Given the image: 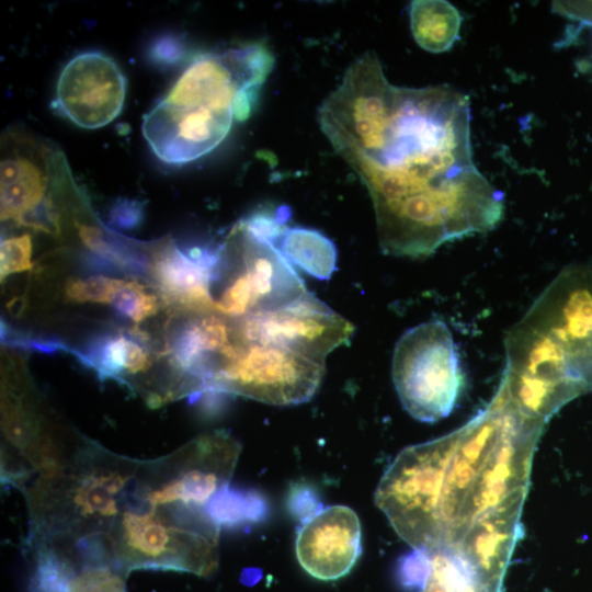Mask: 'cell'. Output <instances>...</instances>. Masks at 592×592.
I'll return each mask as SVG.
<instances>
[{
  "label": "cell",
  "instance_id": "cell-1",
  "mask_svg": "<svg viewBox=\"0 0 592 592\" xmlns=\"http://www.w3.org/2000/svg\"><path fill=\"white\" fill-rule=\"evenodd\" d=\"M318 121L369 193L385 254L426 257L500 223L503 195L474 162L465 94L394 86L366 52L322 102Z\"/></svg>",
  "mask_w": 592,
  "mask_h": 592
},
{
  "label": "cell",
  "instance_id": "cell-2",
  "mask_svg": "<svg viewBox=\"0 0 592 592\" xmlns=\"http://www.w3.org/2000/svg\"><path fill=\"white\" fill-rule=\"evenodd\" d=\"M545 423L500 384L463 426L403 448L384 473L375 503L413 549H451L491 512L525 501Z\"/></svg>",
  "mask_w": 592,
  "mask_h": 592
},
{
  "label": "cell",
  "instance_id": "cell-3",
  "mask_svg": "<svg viewBox=\"0 0 592 592\" xmlns=\"http://www.w3.org/2000/svg\"><path fill=\"white\" fill-rule=\"evenodd\" d=\"M500 384L524 412L547 421L592 390V269L565 267L504 340Z\"/></svg>",
  "mask_w": 592,
  "mask_h": 592
},
{
  "label": "cell",
  "instance_id": "cell-4",
  "mask_svg": "<svg viewBox=\"0 0 592 592\" xmlns=\"http://www.w3.org/2000/svg\"><path fill=\"white\" fill-rule=\"evenodd\" d=\"M273 66L265 47L249 45L196 57L143 119V134L163 162L181 164L215 149L235 118L246 119Z\"/></svg>",
  "mask_w": 592,
  "mask_h": 592
},
{
  "label": "cell",
  "instance_id": "cell-5",
  "mask_svg": "<svg viewBox=\"0 0 592 592\" xmlns=\"http://www.w3.org/2000/svg\"><path fill=\"white\" fill-rule=\"evenodd\" d=\"M140 460L82 442L25 488L30 545L105 538L128 500Z\"/></svg>",
  "mask_w": 592,
  "mask_h": 592
},
{
  "label": "cell",
  "instance_id": "cell-6",
  "mask_svg": "<svg viewBox=\"0 0 592 592\" xmlns=\"http://www.w3.org/2000/svg\"><path fill=\"white\" fill-rule=\"evenodd\" d=\"M219 528L206 510L151 505L132 492L105 542L126 574L173 570L207 577L218 566Z\"/></svg>",
  "mask_w": 592,
  "mask_h": 592
},
{
  "label": "cell",
  "instance_id": "cell-7",
  "mask_svg": "<svg viewBox=\"0 0 592 592\" xmlns=\"http://www.w3.org/2000/svg\"><path fill=\"white\" fill-rule=\"evenodd\" d=\"M219 281L216 312L231 319L282 308L308 292L294 265L243 220L219 246L213 285Z\"/></svg>",
  "mask_w": 592,
  "mask_h": 592
},
{
  "label": "cell",
  "instance_id": "cell-8",
  "mask_svg": "<svg viewBox=\"0 0 592 592\" xmlns=\"http://www.w3.org/2000/svg\"><path fill=\"white\" fill-rule=\"evenodd\" d=\"M391 377L405 410L422 422L447 417L464 377L451 330L441 320L417 325L397 341Z\"/></svg>",
  "mask_w": 592,
  "mask_h": 592
},
{
  "label": "cell",
  "instance_id": "cell-9",
  "mask_svg": "<svg viewBox=\"0 0 592 592\" xmlns=\"http://www.w3.org/2000/svg\"><path fill=\"white\" fill-rule=\"evenodd\" d=\"M241 446L226 431L201 435L170 455L141 460L134 496L151 505L207 510L229 486Z\"/></svg>",
  "mask_w": 592,
  "mask_h": 592
},
{
  "label": "cell",
  "instance_id": "cell-10",
  "mask_svg": "<svg viewBox=\"0 0 592 592\" xmlns=\"http://www.w3.org/2000/svg\"><path fill=\"white\" fill-rule=\"evenodd\" d=\"M325 363L275 345L243 341L210 379L206 391L234 394L275 406L310 400Z\"/></svg>",
  "mask_w": 592,
  "mask_h": 592
},
{
  "label": "cell",
  "instance_id": "cell-11",
  "mask_svg": "<svg viewBox=\"0 0 592 592\" xmlns=\"http://www.w3.org/2000/svg\"><path fill=\"white\" fill-rule=\"evenodd\" d=\"M236 323L246 342L275 345L320 363L346 344L355 330L309 292L287 306L248 315Z\"/></svg>",
  "mask_w": 592,
  "mask_h": 592
},
{
  "label": "cell",
  "instance_id": "cell-12",
  "mask_svg": "<svg viewBox=\"0 0 592 592\" xmlns=\"http://www.w3.org/2000/svg\"><path fill=\"white\" fill-rule=\"evenodd\" d=\"M126 96V78L117 64L101 52H84L62 68L54 106L76 125L94 129L121 113Z\"/></svg>",
  "mask_w": 592,
  "mask_h": 592
},
{
  "label": "cell",
  "instance_id": "cell-13",
  "mask_svg": "<svg viewBox=\"0 0 592 592\" xmlns=\"http://www.w3.org/2000/svg\"><path fill=\"white\" fill-rule=\"evenodd\" d=\"M33 548V592H126L127 574L101 539Z\"/></svg>",
  "mask_w": 592,
  "mask_h": 592
},
{
  "label": "cell",
  "instance_id": "cell-14",
  "mask_svg": "<svg viewBox=\"0 0 592 592\" xmlns=\"http://www.w3.org/2000/svg\"><path fill=\"white\" fill-rule=\"evenodd\" d=\"M295 551L311 577L325 581L344 577L362 551L358 516L344 505L317 512L298 531Z\"/></svg>",
  "mask_w": 592,
  "mask_h": 592
},
{
  "label": "cell",
  "instance_id": "cell-15",
  "mask_svg": "<svg viewBox=\"0 0 592 592\" xmlns=\"http://www.w3.org/2000/svg\"><path fill=\"white\" fill-rule=\"evenodd\" d=\"M153 278L168 301L185 312H216L212 293L214 271L167 242L152 262Z\"/></svg>",
  "mask_w": 592,
  "mask_h": 592
},
{
  "label": "cell",
  "instance_id": "cell-16",
  "mask_svg": "<svg viewBox=\"0 0 592 592\" xmlns=\"http://www.w3.org/2000/svg\"><path fill=\"white\" fill-rule=\"evenodd\" d=\"M1 219L21 220L46 198L47 175L41 164L25 153H12L1 160Z\"/></svg>",
  "mask_w": 592,
  "mask_h": 592
},
{
  "label": "cell",
  "instance_id": "cell-17",
  "mask_svg": "<svg viewBox=\"0 0 592 592\" xmlns=\"http://www.w3.org/2000/svg\"><path fill=\"white\" fill-rule=\"evenodd\" d=\"M463 18L444 0H414L410 4V27L417 44L431 53L446 52L458 38Z\"/></svg>",
  "mask_w": 592,
  "mask_h": 592
},
{
  "label": "cell",
  "instance_id": "cell-18",
  "mask_svg": "<svg viewBox=\"0 0 592 592\" xmlns=\"http://www.w3.org/2000/svg\"><path fill=\"white\" fill-rule=\"evenodd\" d=\"M275 247L293 265L318 280L330 278L337 269L334 243L317 230L286 227Z\"/></svg>",
  "mask_w": 592,
  "mask_h": 592
},
{
  "label": "cell",
  "instance_id": "cell-19",
  "mask_svg": "<svg viewBox=\"0 0 592 592\" xmlns=\"http://www.w3.org/2000/svg\"><path fill=\"white\" fill-rule=\"evenodd\" d=\"M422 592H500L448 554H435L421 585Z\"/></svg>",
  "mask_w": 592,
  "mask_h": 592
},
{
  "label": "cell",
  "instance_id": "cell-20",
  "mask_svg": "<svg viewBox=\"0 0 592 592\" xmlns=\"http://www.w3.org/2000/svg\"><path fill=\"white\" fill-rule=\"evenodd\" d=\"M264 505L259 496L250 491L220 490L207 504L210 519L220 526H237L261 517Z\"/></svg>",
  "mask_w": 592,
  "mask_h": 592
},
{
  "label": "cell",
  "instance_id": "cell-21",
  "mask_svg": "<svg viewBox=\"0 0 592 592\" xmlns=\"http://www.w3.org/2000/svg\"><path fill=\"white\" fill-rule=\"evenodd\" d=\"M111 305L119 318L135 323L155 315L160 307L158 298L147 293L145 286L137 281H127Z\"/></svg>",
  "mask_w": 592,
  "mask_h": 592
},
{
  "label": "cell",
  "instance_id": "cell-22",
  "mask_svg": "<svg viewBox=\"0 0 592 592\" xmlns=\"http://www.w3.org/2000/svg\"><path fill=\"white\" fill-rule=\"evenodd\" d=\"M127 281L103 275L70 281L66 286V296L76 303L112 304L115 295Z\"/></svg>",
  "mask_w": 592,
  "mask_h": 592
},
{
  "label": "cell",
  "instance_id": "cell-23",
  "mask_svg": "<svg viewBox=\"0 0 592 592\" xmlns=\"http://www.w3.org/2000/svg\"><path fill=\"white\" fill-rule=\"evenodd\" d=\"M32 240L30 235L2 240L0 249L1 280L32 269Z\"/></svg>",
  "mask_w": 592,
  "mask_h": 592
},
{
  "label": "cell",
  "instance_id": "cell-24",
  "mask_svg": "<svg viewBox=\"0 0 592 592\" xmlns=\"http://www.w3.org/2000/svg\"><path fill=\"white\" fill-rule=\"evenodd\" d=\"M151 366V358L146 352L143 342L134 339L132 335H125V360L124 375H135L144 373ZM125 384V376H124Z\"/></svg>",
  "mask_w": 592,
  "mask_h": 592
},
{
  "label": "cell",
  "instance_id": "cell-25",
  "mask_svg": "<svg viewBox=\"0 0 592 592\" xmlns=\"http://www.w3.org/2000/svg\"><path fill=\"white\" fill-rule=\"evenodd\" d=\"M143 217L141 206L136 202L117 203L110 213L112 224L124 229L136 227Z\"/></svg>",
  "mask_w": 592,
  "mask_h": 592
}]
</instances>
